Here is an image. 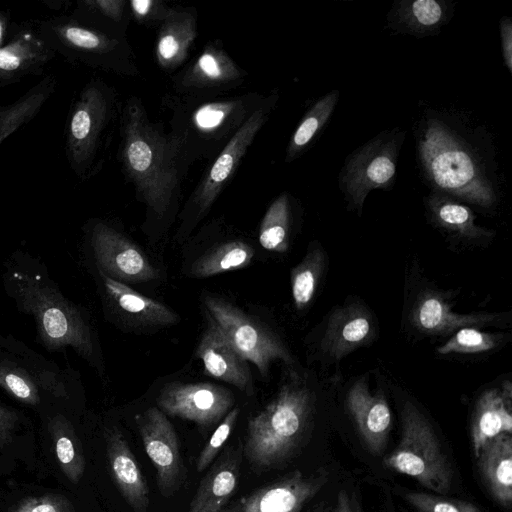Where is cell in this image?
<instances>
[{"mask_svg": "<svg viewBox=\"0 0 512 512\" xmlns=\"http://www.w3.org/2000/svg\"><path fill=\"white\" fill-rule=\"evenodd\" d=\"M107 472L132 512H147L149 487L123 433L115 426L103 431Z\"/></svg>", "mask_w": 512, "mask_h": 512, "instance_id": "obj_17", "label": "cell"}, {"mask_svg": "<svg viewBox=\"0 0 512 512\" xmlns=\"http://www.w3.org/2000/svg\"><path fill=\"white\" fill-rule=\"evenodd\" d=\"M325 267L324 253L320 248L310 250L291 274V290L297 309L306 308L313 299Z\"/></svg>", "mask_w": 512, "mask_h": 512, "instance_id": "obj_36", "label": "cell"}, {"mask_svg": "<svg viewBox=\"0 0 512 512\" xmlns=\"http://www.w3.org/2000/svg\"><path fill=\"white\" fill-rule=\"evenodd\" d=\"M375 334L373 315L364 305L352 302L336 308L330 314L320 347L324 356L338 362L367 344Z\"/></svg>", "mask_w": 512, "mask_h": 512, "instance_id": "obj_20", "label": "cell"}, {"mask_svg": "<svg viewBox=\"0 0 512 512\" xmlns=\"http://www.w3.org/2000/svg\"><path fill=\"white\" fill-rule=\"evenodd\" d=\"M477 459L490 493L498 503L509 508L512 503L511 434H500L488 441Z\"/></svg>", "mask_w": 512, "mask_h": 512, "instance_id": "obj_28", "label": "cell"}, {"mask_svg": "<svg viewBox=\"0 0 512 512\" xmlns=\"http://www.w3.org/2000/svg\"><path fill=\"white\" fill-rule=\"evenodd\" d=\"M291 206L287 193L280 194L268 207L259 230V242L270 251L285 252L289 243Z\"/></svg>", "mask_w": 512, "mask_h": 512, "instance_id": "obj_34", "label": "cell"}, {"mask_svg": "<svg viewBox=\"0 0 512 512\" xmlns=\"http://www.w3.org/2000/svg\"><path fill=\"white\" fill-rule=\"evenodd\" d=\"M243 446H229L202 478L187 512H220L237 490Z\"/></svg>", "mask_w": 512, "mask_h": 512, "instance_id": "obj_22", "label": "cell"}, {"mask_svg": "<svg viewBox=\"0 0 512 512\" xmlns=\"http://www.w3.org/2000/svg\"><path fill=\"white\" fill-rule=\"evenodd\" d=\"M197 357L205 373L246 391L251 379L247 361L233 348L225 335L208 317V325L197 347Z\"/></svg>", "mask_w": 512, "mask_h": 512, "instance_id": "obj_23", "label": "cell"}, {"mask_svg": "<svg viewBox=\"0 0 512 512\" xmlns=\"http://www.w3.org/2000/svg\"><path fill=\"white\" fill-rule=\"evenodd\" d=\"M203 303L211 318L233 348L246 361L252 362L263 377L271 363L280 359L291 365L293 358L281 339L254 321L238 307L215 296H205Z\"/></svg>", "mask_w": 512, "mask_h": 512, "instance_id": "obj_10", "label": "cell"}, {"mask_svg": "<svg viewBox=\"0 0 512 512\" xmlns=\"http://www.w3.org/2000/svg\"><path fill=\"white\" fill-rule=\"evenodd\" d=\"M501 46L505 65L512 72V23L509 17H503L500 23Z\"/></svg>", "mask_w": 512, "mask_h": 512, "instance_id": "obj_44", "label": "cell"}, {"mask_svg": "<svg viewBox=\"0 0 512 512\" xmlns=\"http://www.w3.org/2000/svg\"><path fill=\"white\" fill-rule=\"evenodd\" d=\"M326 481V471L320 470L310 475L294 471L241 498V512H300Z\"/></svg>", "mask_w": 512, "mask_h": 512, "instance_id": "obj_16", "label": "cell"}, {"mask_svg": "<svg viewBox=\"0 0 512 512\" xmlns=\"http://www.w3.org/2000/svg\"><path fill=\"white\" fill-rule=\"evenodd\" d=\"M131 16L142 25H159L172 7L162 0H129Z\"/></svg>", "mask_w": 512, "mask_h": 512, "instance_id": "obj_42", "label": "cell"}, {"mask_svg": "<svg viewBox=\"0 0 512 512\" xmlns=\"http://www.w3.org/2000/svg\"><path fill=\"white\" fill-rule=\"evenodd\" d=\"M310 384L292 371L271 401L249 418L243 455L253 468H276L300 447L316 408L317 395Z\"/></svg>", "mask_w": 512, "mask_h": 512, "instance_id": "obj_2", "label": "cell"}, {"mask_svg": "<svg viewBox=\"0 0 512 512\" xmlns=\"http://www.w3.org/2000/svg\"><path fill=\"white\" fill-rule=\"evenodd\" d=\"M234 399L225 387L211 383H180L165 385L157 399L166 415L209 427L230 411Z\"/></svg>", "mask_w": 512, "mask_h": 512, "instance_id": "obj_14", "label": "cell"}, {"mask_svg": "<svg viewBox=\"0 0 512 512\" xmlns=\"http://www.w3.org/2000/svg\"><path fill=\"white\" fill-rule=\"evenodd\" d=\"M128 11V1L125 0H78L69 16L85 26L109 33L125 34Z\"/></svg>", "mask_w": 512, "mask_h": 512, "instance_id": "obj_31", "label": "cell"}, {"mask_svg": "<svg viewBox=\"0 0 512 512\" xmlns=\"http://www.w3.org/2000/svg\"><path fill=\"white\" fill-rule=\"evenodd\" d=\"M267 95L250 92L228 98L170 94L162 105L169 111V134L191 166L214 159Z\"/></svg>", "mask_w": 512, "mask_h": 512, "instance_id": "obj_3", "label": "cell"}, {"mask_svg": "<svg viewBox=\"0 0 512 512\" xmlns=\"http://www.w3.org/2000/svg\"><path fill=\"white\" fill-rule=\"evenodd\" d=\"M409 22L418 28H432L444 17V8L435 0H416L408 8Z\"/></svg>", "mask_w": 512, "mask_h": 512, "instance_id": "obj_43", "label": "cell"}, {"mask_svg": "<svg viewBox=\"0 0 512 512\" xmlns=\"http://www.w3.org/2000/svg\"><path fill=\"white\" fill-rule=\"evenodd\" d=\"M34 437L24 418L0 404V474L12 471L18 463L28 470L42 472L43 463L36 455Z\"/></svg>", "mask_w": 512, "mask_h": 512, "instance_id": "obj_27", "label": "cell"}, {"mask_svg": "<svg viewBox=\"0 0 512 512\" xmlns=\"http://www.w3.org/2000/svg\"><path fill=\"white\" fill-rule=\"evenodd\" d=\"M99 273L107 294L122 311L149 324L168 325L178 320L177 315L160 302L141 295L101 271Z\"/></svg>", "mask_w": 512, "mask_h": 512, "instance_id": "obj_30", "label": "cell"}, {"mask_svg": "<svg viewBox=\"0 0 512 512\" xmlns=\"http://www.w3.org/2000/svg\"><path fill=\"white\" fill-rule=\"evenodd\" d=\"M351 509H352V512H361V508L357 501H354L353 504L351 502Z\"/></svg>", "mask_w": 512, "mask_h": 512, "instance_id": "obj_47", "label": "cell"}, {"mask_svg": "<svg viewBox=\"0 0 512 512\" xmlns=\"http://www.w3.org/2000/svg\"><path fill=\"white\" fill-rule=\"evenodd\" d=\"M38 382L23 368L0 360V386L17 400L30 406H40L43 394Z\"/></svg>", "mask_w": 512, "mask_h": 512, "instance_id": "obj_38", "label": "cell"}, {"mask_svg": "<svg viewBox=\"0 0 512 512\" xmlns=\"http://www.w3.org/2000/svg\"><path fill=\"white\" fill-rule=\"evenodd\" d=\"M53 75L44 77L16 101L0 106V146L14 132L29 123L56 90Z\"/></svg>", "mask_w": 512, "mask_h": 512, "instance_id": "obj_29", "label": "cell"}, {"mask_svg": "<svg viewBox=\"0 0 512 512\" xmlns=\"http://www.w3.org/2000/svg\"><path fill=\"white\" fill-rule=\"evenodd\" d=\"M37 30L45 45L70 64L123 76L139 73L126 34L85 26L69 14L39 20Z\"/></svg>", "mask_w": 512, "mask_h": 512, "instance_id": "obj_6", "label": "cell"}, {"mask_svg": "<svg viewBox=\"0 0 512 512\" xmlns=\"http://www.w3.org/2000/svg\"><path fill=\"white\" fill-rule=\"evenodd\" d=\"M410 316L418 331L430 335H446L465 327L487 325L495 315L454 313L440 294L425 291L416 298Z\"/></svg>", "mask_w": 512, "mask_h": 512, "instance_id": "obj_25", "label": "cell"}, {"mask_svg": "<svg viewBox=\"0 0 512 512\" xmlns=\"http://www.w3.org/2000/svg\"><path fill=\"white\" fill-rule=\"evenodd\" d=\"M122 104L116 90L99 78L88 81L71 102L64 130L67 162L86 181L103 168Z\"/></svg>", "mask_w": 512, "mask_h": 512, "instance_id": "obj_4", "label": "cell"}, {"mask_svg": "<svg viewBox=\"0 0 512 512\" xmlns=\"http://www.w3.org/2000/svg\"><path fill=\"white\" fill-rule=\"evenodd\" d=\"M427 175L440 190L484 207L495 193L472 149L441 122H432L419 142Z\"/></svg>", "mask_w": 512, "mask_h": 512, "instance_id": "obj_5", "label": "cell"}, {"mask_svg": "<svg viewBox=\"0 0 512 512\" xmlns=\"http://www.w3.org/2000/svg\"><path fill=\"white\" fill-rule=\"evenodd\" d=\"M401 422L400 442L384 459V465L446 495L451 488L452 469L431 423L411 402L404 404Z\"/></svg>", "mask_w": 512, "mask_h": 512, "instance_id": "obj_8", "label": "cell"}, {"mask_svg": "<svg viewBox=\"0 0 512 512\" xmlns=\"http://www.w3.org/2000/svg\"><path fill=\"white\" fill-rule=\"evenodd\" d=\"M314 512H352L351 502L347 492L343 489L339 491L333 507L328 510L318 508L315 509Z\"/></svg>", "mask_w": 512, "mask_h": 512, "instance_id": "obj_45", "label": "cell"}, {"mask_svg": "<svg viewBox=\"0 0 512 512\" xmlns=\"http://www.w3.org/2000/svg\"><path fill=\"white\" fill-rule=\"evenodd\" d=\"M338 100V91L333 90L319 99L297 126L288 144L286 161H293L317 135L329 119Z\"/></svg>", "mask_w": 512, "mask_h": 512, "instance_id": "obj_35", "label": "cell"}, {"mask_svg": "<svg viewBox=\"0 0 512 512\" xmlns=\"http://www.w3.org/2000/svg\"><path fill=\"white\" fill-rule=\"evenodd\" d=\"M220 512H241V506L239 501L229 507L222 509Z\"/></svg>", "mask_w": 512, "mask_h": 512, "instance_id": "obj_46", "label": "cell"}, {"mask_svg": "<svg viewBox=\"0 0 512 512\" xmlns=\"http://www.w3.org/2000/svg\"><path fill=\"white\" fill-rule=\"evenodd\" d=\"M239 408L231 409L203 447L196 462L198 472L204 471L214 461L229 438L239 416Z\"/></svg>", "mask_w": 512, "mask_h": 512, "instance_id": "obj_41", "label": "cell"}, {"mask_svg": "<svg viewBox=\"0 0 512 512\" xmlns=\"http://www.w3.org/2000/svg\"><path fill=\"white\" fill-rule=\"evenodd\" d=\"M0 512H78L70 497L54 490L19 487L0 494Z\"/></svg>", "mask_w": 512, "mask_h": 512, "instance_id": "obj_32", "label": "cell"}, {"mask_svg": "<svg viewBox=\"0 0 512 512\" xmlns=\"http://www.w3.org/2000/svg\"><path fill=\"white\" fill-rule=\"evenodd\" d=\"M502 336L480 331L473 327H465L456 331L442 346L438 352L447 354H477L488 352L499 345Z\"/></svg>", "mask_w": 512, "mask_h": 512, "instance_id": "obj_39", "label": "cell"}, {"mask_svg": "<svg viewBox=\"0 0 512 512\" xmlns=\"http://www.w3.org/2000/svg\"><path fill=\"white\" fill-rule=\"evenodd\" d=\"M197 18L193 7H172L158 25L155 59L162 70L170 72L184 63L197 37Z\"/></svg>", "mask_w": 512, "mask_h": 512, "instance_id": "obj_24", "label": "cell"}, {"mask_svg": "<svg viewBox=\"0 0 512 512\" xmlns=\"http://www.w3.org/2000/svg\"><path fill=\"white\" fill-rule=\"evenodd\" d=\"M511 385L484 391L477 399L471 424V439L477 458L482 447L500 434H511Z\"/></svg>", "mask_w": 512, "mask_h": 512, "instance_id": "obj_26", "label": "cell"}, {"mask_svg": "<svg viewBox=\"0 0 512 512\" xmlns=\"http://www.w3.org/2000/svg\"><path fill=\"white\" fill-rule=\"evenodd\" d=\"M91 244L99 271L114 280L144 282L158 276L139 247L104 222L92 226Z\"/></svg>", "mask_w": 512, "mask_h": 512, "instance_id": "obj_15", "label": "cell"}, {"mask_svg": "<svg viewBox=\"0 0 512 512\" xmlns=\"http://www.w3.org/2000/svg\"><path fill=\"white\" fill-rule=\"evenodd\" d=\"M254 256V249L239 240L215 247L198 258L191 266L190 274L204 278L247 266Z\"/></svg>", "mask_w": 512, "mask_h": 512, "instance_id": "obj_33", "label": "cell"}, {"mask_svg": "<svg viewBox=\"0 0 512 512\" xmlns=\"http://www.w3.org/2000/svg\"><path fill=\"white\" fill-rule=\"evenodd\" d=\"M346 404L357 430L373 454H380L387 443L392 417L382 393H373L365 379L356 380L348 389Z\"/></svg>", "mask_w": 512, "mask_h": 512, "instance_id": "obj_21", "label": "cell"}, {"mask_svg": "<svg viewBox=\"0 0 512 512\" xmlns=\"http://www.w3.org/2000/svg\"><path fill=\"white\" fill-rule=\"evenodd\" d=\"M55 57L40 38L37 21L16 22L0 9V88L41 75Z\"/></svg>", "mask_w": 512, "mask_h": 512, "instance_id": "obj_11", "label": "cell"}, {"mask_svg": "<svg viewBox=\"0 0 512 512\" xmlns=\"http://www.w3.org/2000/svg\"><path fill=\"white\" fill-rule=\"evenodd\" d=\"M119 134L122 172L148 214L162 220L175 209L190 165L169 132L150 120L139 97L122 104Z\"/></svg>", "mask_w": 512, "mask_h": 512, "instance_id": "obj_1", "label": "cell"}, {"mask_svg": "<svg viewBox=\"0 0 512 512\" xmlns=\"http://www.w3.org/2000/svg\"><path fill=\"white\" fill-rule=\"evenodd\" d=\"M431 209L437 223L450 232L470 239L487 235L486 231L475 225L471 210L460 203L435 199L431 203Z\"/></svg>", "mask_w": 512, "mask_h": 512, "instance_id": "obj_37", "label": "cell"}, {"mask_svg": "<svg viewBox=\"0 0 512 512\" xmlns=\"http://www.w3.org/2000/svg\"><path fill=\"white\" fill-rule=\"evenodd\" d=\"M278 95L274 91L251 114L241 128L213 159L187 201L183 216L185 224L195 223L212 207L223 189L236 173L257 134L268 121L276 106Z\"/></svg>", "mask_w": 512, "mask_h": 512, "instance_id": "obj_9", "label": "cell"}, {"mask_svg": "<svg viewBox=\"0 0 512 512\" xmlns=\"http://www.w3.org/2000/svg\"><path fill=\"white\" fill-rule=\"evenodd\" d=\"M395 171L394 143L377 139L364 147L348 164L344 176L346 191L361 209L370 190L391 184Z\"/></svg>", "mask_w": 512, "mask_h": 512, "instance_id": "obj_19", "label": "cell"}, {"mask_svg": "<svg viewBox=\"0 0 512 512\" xmlns=\"http://www.w3.org/2000/svg\"><path fill=\"white\" fill-rule=\"evenodd\" d=\"M16 298L37 324L41 341L49 349L71 346L84 357L93 353L89 326L80 311L39 275L12 274Z\"/></svg>", "mask_w": 512, "mask_h": 512, "instance_id": "obj_7", "label": "cell"}, {"mask_svg": "<svg viewBox=\"0 0 512 512\" xmlns=\"http://www.w3.org/2000/svg\"><path fill=\"white\" fill-rule=\"evenodd\" d=\"M44 432V450L49 464L65 486L78 487L87 470V459L80 434L70 419L62 413L47 416Z\"/></svg>", "mask_w": 512, "mask_h": 512, "instance_id": "obj_18", "label": "cell"}, {"mask_svg": "<svg viewBox=\"0 0 512 512\" xmlns=\"http://www.w3.org/2000/svg\"><path fill=\"white\" fill-rule=\"evenodd\" d=\"M247 77L220 40L208 42L196 58L172 78L175 94L218 97L242 85Z\"/></svg>", "mask_w": 512, "mask_h": 512, "instance_id": "obj_13", "label": "cell"}, {"mask_svg": "<svg viewBox=\"0 0 512 512\" xmlns=\"http://www.w3.org/2000/svg\"><path fill=\"white\" fill-rule=\"evenodd\" d=\"M404 497L419 512H482L471 502L447 498L440 494L410 492Z\"/></svg>", "mask_w": 512, "mask_h": 512, "instance_id": "obj_40", "label": "cell"}, {"mask_svg": "<svg viewBox=\"0 0 512 512\" xmlns=\"http://www.w3.org/2000/svg\"><path fill=\"white\" fill-rule=\"evenodd\" d=\"M135 421L144 450L156 470L158 489L162 496H172L186 479L176 431L158 407L137 414Z\"/></svg>", "mask_w": 512, "mask_h": 512, "instance_id": "obj_12", "label": "cell"}]
</instances>
